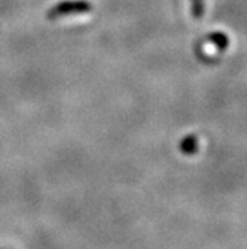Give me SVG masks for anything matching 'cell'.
<instances>
[{
    "label": "cell",
    "instance_id": "obj_2",
    "mask_svg": "<svg viewBox=\"0 0 247 249\" xmlns=\"http://www.w3.org/2000/svg\"><path fill=\"white\" fill-rule=\"evenodd\" d=\"M207 40L210 43H213L217 51H227L228 45H230V39H228V35L227 33H222V32H214V33H210L207 36Z\"/></svg>",
    "mask_w": 247,
    "mask_h": 249
},
{
    "label": "cell",
    "instance_id": "obj_1",
    "mask_svg": "<svg viewBox=\"0 0 247 249\" xmlns=\"http://www.w3.org/2000/svg\"><path fill=\"white\" fill-rule=\"evenodd\" d=\"M93 11V3L89 0H63L48 11V18H63L69 15H83Z\"/></svg>",
    "mask_w": 247,
    "mask_h": 249
},
{
    "label": "cell",
    "instance_id": "obj_3",
    "mask_svg": "<svg viewBox=\"0 0 247 249\" xmlns=\"http://www.w3.org/2000/svg\"><path fill=\"white\" fill-rule=\"evenodd\" d=\"M206 12V0H191V14L194 19H201Z\"/></svg>",
    "mask_w": 247,
    "mask_h": 249
}]
</instances>
